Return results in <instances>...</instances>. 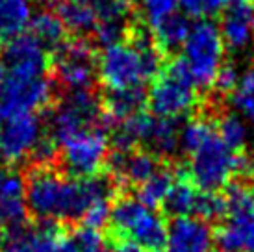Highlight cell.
<instances>
[{
    "label": "cell",
    "mask_w": 254,
    "mask_h": 252,
    "mask_svg": "<svg viewBox=\"0 0 254 252\" xmlns=\"http://www.w3.org/2000/svg\"><path fill=\"white\" fill-rule=\"evenodd\" d=\"M47 69V49L30 34L0 47V121L17 113H36L49 104L54 85Z\"/></svg>",
    "instance_id": "1"
},
{
    "label": "cell",
    "mask_w": 254,
    "mask_h": 252,
    "mask_svg": "<svg viewBox=\"0 0 254 252\" xmlns=\"http://www.w3.org/2000/svg\"><path fill=\"white\" fill-rule=\"evenodd\" d=\"M24 182L26 208L41 223L84 219L95 204L108 202L112 196V182L108 178H65L47 165L34 169Z\"/></svg>",
    "instance_id": "2"
},
{
    "label": "cell",
    "mask_w": 254,
    "mask_h": 252,
    "mask_svg": "<svg viewBox=\"0 0 254 252\" xmlns=\"http://www.w3.org/2000/svg\"><path fill=\"white\" fill-rule=\"evenodd\" d=\"M180 148L190 158V178L202 191H213L230 184L243 169V158L219 137L215 123L193 119L180 130Z\"/></svg>",
    "instance_id": "3"
},
{
    "label": "cell",
    "mask_w": 254,
    "mask_h": 252,
    "mask_svg": "<svg viewBox=\"0 0 254 252\" xmlns=\"http://www.w3.org/2000/svg\"><path fill=\"white\" fill-rule=\"evenodd\" d=\"M160 70V49L145 37L104 47L97 62V74L110 91H143Z\"/></svg>",
    "instance_id": "4"
},
{
    "label": "cell",
    "mask_w": 254,
    "mask_h": 252,
    "mask_svg": "<svg viewBox=\"0 0 254 252\" xmlns=\"http://www.w3.org/2000/svg\"><path fill=\"white\" fill-rule=\"evenodd\" d=\"M184 56L180 58L198 89L213 87L219 70L225 65V41L219 26L212 21H198L191 24L190 35L184 43Z\"/></svg>",
    "instance_id": "5"
},
{
    "label": "cell",
    "mask_w": 254,
    "mask_h": 252,
    "mask_svg": "<svg viewBox=\"0 0 254 252\" xmlns=\"http://www.w3.org/2000/svg\"><path fill=\"white\" fill-rule=\"evenodd\" d=\"M113 126L117 152H128L134 150L135 145H145L152 154L171 156L180 147V130L175 121L139 112Z\"/></svg>",
    "instance_id": "6"
},
{
    "label": "cell",
    "mask_w": 254,
    "mask_h": 252,
    "mask_svg": "<svg viewBox=\"0 0 254 252\" xmlns=\"http://www.w3.org/2000/svg\"><path fill=\"white\" fill-rule=\"evenodd\" d=\"M110 223L121 238L145 251L160 252L165 247L167 224L154 208H148L139 198H121L112 208Z\"/></svg>",
    "instance_id": "7"
},
{
    "label": "cell",
    "mask_w": 254,
    "mask_h": 252,
    "mask_svg": "<svg viewBox=\"0 0 254 252\" xmlns=\"http://www.w3.org/2000/svg\"><path fill=\"white\" fill-rule=\"evenodd\" d=\"M197 104V85L193 84L182 60L169 63L148 93V106L152 115L162 119H184L193 113Z\"/></svg>",
    "instance_id": "8"
},
{
    "label": "cell",
    "mask_w": 254,
    "mask_h": 252,
    "mask_svg": "<svg viewBox=\"0 0 254 252\" xmlns=\"http://www.w3.org/2000/svg\"><path fill=\"white\" fill-rule=\"evenodd\" d=\"M225 221L215 234L223 252H254V189L232 186L225 196Z\"/></svg>",
    "instance_id": "9"
},
{
    "label": "cell",
    "mask_w": 254,
    "mask_h": 252,
    "mask_svg": "<svg viewBox=\"0 0 254 252\" xmlns=\"http://www.w3.org/2000/svg\"><path fill=\"white\" fill-rule=\"evenodd\" d=\"M102 117L104 108L91 89L67 91L50 115L49 135L56 141V145H60L74 133L99 126Z\"/></svg>",
    "instance_id": "10"
},
{
    "label": "cell",
    "mask_w": 254,
    "mask_h": 252,
    "mask_svg": "<svg viewBox=\"0 0 254 252\" xmlns=\"http://www.w3.org/2000/svg\"><path fill=\"white\" fill-rule=\"evenodd\" d=\"M58 148L62 163L69 175L74 178H89L97 176L100 167L106 163L110 143L106 132L95 126L67 137L58 145Z\"/></svg>",
    "instance_id": "11"
},
{
    "label": "cell",
    "mask_w": 254,
    "mask_h": 252,
    "mask_svg": "<svg viewBox=\"0 0 254 252\" xmlns=\"http://www.w3.org/2000/svg\"><path fill=\"white\" fill-rule=\"evenodd\" d=\"M45 137L36 113H17L0 121V156L7 163H21L34 154Z\"/></svg>",
    "instance_id": "12"
},
{
    "label": "cell",
    "mask_w": 254,
    "mask_h": 252,
    "mask_svg": "<svg viewBox=\"0 0 254 252\" xmlns=\"http://www.w3.org/2000/svg\"><path fill=\"white\" fill-rule=\"evenodd\" d=\"M0 252H74L71 236L54 223L9 228L0 239Z\"/></svg>",
    "instance_id": "13"
},
{
    "label": "cell",
    "mask_w": 254,
    "mask_h": 252,
    "mask_svg": "<svg viewBox=\"0 0 254 252\" xmlns=\"http://www.w3.org/2000/svg\"><path fill=\"white\" fill-rule=\"evenodd\" d=\"M56 74L67 91L91 89L97 74V62L89 43L82 39L65 41L56 50Z\"/></svg>",
    "instance_id": "14"
},
{
    "label": "cell",
    "mask_w": 254,
    "mask_h": 252,
    "mask_svg": "<svg viewBox=\"0 0 254 252\" xmlns=\"http://www.w3.org/2000/svg\"><path fill=\"white\" fill-rule=\"evenodd\" d=\"M215 241L212 226L198 217H177L167 226L165 252H210Z\"/></svg>",
    "instance_id": "15"
},
{
    "label": "cell",
    "mask_w": 254,
    "mask_h": 252,
    "mask_svg": "<svg viewBox=\"0 0 254 252\" xmlns=\"http://www.w3.org/2000/svg\"><path fill=\"white\" fill-rule=\"evenodd\" d=\"M221 35L225 47L245 52L254 45V0H232L221 19Z\"/></svg>",
    "instance_id": "16"
},
{
    "label": "cell",
    "mask_w": 254,
    "mask_h": 252,
    "mask_svg": "<svg viewBox=\"0 0 254 252\" xmlns=\"http://www.w3.org/2000/svg\"><path fill=\"white\" fill-rule=\"evenodd\" d=\"M26 213V182L15 171L0 169V228L22 226Z\"/></svg>",
    "instance_id": "17"
},
{
    "label": "cell",
    "mask_w": 254,
    "mask_h": 252,
    "mask_svg": "<svg viewBox=\"0 0 254 252\" xmlns=\"http://www.w3.org/2000/svg\"><path fill=\"white\" fill-rule=\"evenodd\" d=\"M162 169L160 161L150 150H128V152H115L110 161L112 178L119 184H135L141 186L152 178Z\"/></svg>",
    "instance_id": "18"
},
{
    "label": "cell",
    "mask_w": 254,
    "mask_h": 252,
    "mask_svg": "<svg viewBox=\"0 0 254 252\" xmlns=\"http://www.w3.org/2000/svg\"><path fill=\"white\" fill-rule=\"evenodd\" d=\"M32 19V0H0V47L24 35Z\"/></svg>",
    "instance_id": "19"
},
{
    "label": "cell",
    "mask_w": 254,
    "mask_h": 252,
    "mask_svg": "<svg viewBox=\"0 0 254 252\" xmlns=\"http://www.w3.org/2000/svg\"><path fill=\"white\" fill-rule=\"evenodd\" d=\"M56 15L62 19L65 28L74 34H89L99 26V17L87 2L84 0H58Z\"/></svg>",
    "instance_id": "20"
},
{
    "label": "cell",
    "mask_w": 254,
    "mask_h": 252,
    "mask_svg": "<svg viewBox=\"0 0 254 252\" xmlns=\"http://www.w3.org/2000/svg\"><path fill=\"white\" fill-rule=\"evenodd\" d=\"M65 24L52 11H39L30 22V35L43 49L58 50L65 43Z\"/></svg>",
    "instance_id": "21"
},
{
    "label": "cell",
    "mask_w": 254,
    "mask_h": 252,
    "mask_svg": "<svg viewBox=\"0 0 254 252\" xmlns=\"http://www.w3.org/2000/svg\"><path fill=\"white\" fill-rule=\"evenodd\" d=\"M156 47L163 50H177L184 47L191 30V24L188 17L182 13H175L167 17L165 21L156 24L154 28Z\"/></svg>",
    "instance_id": "22"
},
{
    "label": "cell",
    "mask_w": 254,
    "mask_h": 252,
    "mask_svg": "<svg viewBox=\"0 0 254 252\" xmlns=\"http://www.w3.org/2000/svg\"><path fill=\"white\" fill-rule=\"evenodd\" d=\"M143 91H110L104 102V115L113 125L141 112Z\"/></svg>",
    "instance_id": "23"
},
{
    "label": "cell",
    "mask_w": 254,
    "mask_h": 252,
    "mask_svg": "<svg viewBox=\"0 0 254 252\" xmlns=\"http://www.w3.org/2000/svg\"><path fill=\"white\" fill-rule=\"evenodd\" d=\"M200 193H202V189H198L195 184L180 178V180L175 182V186L171 189L169 198L165 202V208L171 213H175L177 217H186V215L195 217L198 200H200Z\"/></svg>",
    "instance_id": "24"
},
{
    "label": "cell",
    "mask_w": 254,
    "mask_h": 252,
    "mask_svg": "<svg viewBox=\"0 0 254 252\" xmlns=\"http://www.w3.org/2000/svg\"><path fill=\"white\" fill-rule=\"evenodd\" d=\"M175 178L171 175L167 169H160L152 178H148L147 182L139 186V191H137V198L141 200L143 204H147L148 208H160L167 202L169 198V193L173 186H175Z\"/></svg>",
    "instance_id": "25"
},
{
    "label": "cell",
    "mask_w": 254,
    "mask_h": 252,
    "mask_svg": "<svg viewBox=\"0 0 254 252\" xmlns=\"http://www.w3.org/2000/svg\"><path fill=\"white\" fill-rule=\"evenodd\" d=\"M219 137L225 141L228 147L240 152L247 147L249 137H251V130L249 125L243 121V117H240L238 113H225L221 115L219 121L215 123Z\"/></svg>",
    "instance_id": "26"
},
{
    "label": "cell",
    "mask_w": 254,
    "mask_h": 252,
    "mask_svg": "<svg viewBox=\"0 0 254 252\" xmlns=\"http://www.w3.org/2000/svg\"><path fill=\"white\" fill-rule=\"evenodd\" d=\"M232 106L249 128L254 130V67L241 72L238 87L232 93Z\"/></svg>",
    "instance_id": "27"
},
{
    "label": "cell",
    "mask_w": 254,
    "mask_h": 252,
    "mask_svg": "<svg viewBox=\"0 0 254 252\" xmlns=\"http://www.w3.org/2000/svg\"><path fill=\"white\" fill-rule=\"evenodd\" d=\"M178 0H141V13L145 21L154 28L156 24L177 13Z\"/></svg>",
    "instance_id": "28"
},
{
    "label": "cell",
    "mask_w": 254,
    "mask_h": 252,
    "mask_svg": "<svg viewBox=\"0 0 254 252\" xmlns=\"http://www.w3.org/2000/svg\"><path fill=\"white\" fill-rule=\"evenodd\" d=\"M226 210V200L225 196L217 195L213 191H202L200 193V200L197 206V213L195 217L204 219V221H212L225 215Z\"/></svg>",
    "instance_id": "29"
},
{
    "label": "cell",
    "mask_w": 254,
    "mask_h": 252,
    "mask_svg": "<svg viewBox=\"0 0 254 252\" xmlns=\"http://www.w3.org/2000/svg\"><path fill=\"white\" fill-rule=\"evenodd\" d=\"M232 0H178L184 11L191 17H210L223 11Z\"/></svg>",
    "instance_id": "30"
},
{
    "label": "cell",
    "mask_w": 254,
    "mask_h": 252,
    "mask_svg": "<svg viewBox=\"0 0 254 252\" xmlns=\"http://www.w3.org/2000/svg\"><path fill=\"white\" fill-rule=\"evenodd\" d=\"M74 252H91L100 249V234L99 230H93L87 226H82L78 232L71 236Z\"/></svg>",
    "instance_id": "31"
},
{
    "label": "cell",
    "mask_w": 254,
    "mask_h": 252,
    "mask_svg": "<svg viewBox=\"0 0 254 252\" xmlns=\"http://www.w3.org/2000/svg\"><path fill=\"white\" fill-rule=\"evenodd\" d=\"M112 217V208H110V200L108 202H99L95 204L91 210L84 215V226L93 228V230H100L106 223H110Z\"/></svg>",
    "instance_id": "32"
},
{
    "label": "cell",
    "mask_w": 254,
    "mask_h": 252,
    "mask_svg": "<svg viewBox=\"0 0 254 252\" xmlns=\"http://www.w3.org/2000/svg\"><path fill=\"white\" fill-rule=\"evenodd\" d=\"M240 70L236 69L230 63H225L223 69L219 70L217 78H215V87H217L221 93H234V89L238 87V82H240Z\"/></svg>",
    "instance_id": "33"
},
{
    "label": "cell",
    "mask_w": 254,
    "mask_h": 252,
    "mask_svg": "<svg viewBox=\"0 0 254 252\" xmlns=\"http://www.w3.org/2000/svg\"><path fill=\"white\" fill-rule=\"evenodd\" d=\"M117 252H148V251L134 245V243H123V245L117 247Z\"/></svg>",
    "instance_id": "34"
},
{
    "label": "cell",
    "mask_w": 254,
    "mask_h": 252,
    "mask_svg": "<svg viewBox=\"0 0 254 252\" xmlns=\"http://www.w3.org/2000/svg\"><path fill=\"white\" fill-rule=\"evenodd\" d=\"M251 176H253V180H254V160L251 161Z\"/></svg>",
    "instance_id": "35"
},
{
    "label": "cell",
    "mask_w": 254,
    "mask_h": 252,
    "mask_svg": "<svg viewBox=\"0 0 254 252\" xmlns=\"http://www.w3.org/2000/svg\"><path fill=\"white\" fill-rule=\"evenodd\" d=\"M91 252H110V251H106V249H102V247H100V249H97V251H91Z\"/></svg>",
    "instance_id": "36"
},
{
    "label": "cell",
    "mask_w": 254,
    "mask_h": 252,
    "mask_svg": "<svg viewBox=\"0 0 254 252\" xmlns=\"http://www.w3.org/2000/svg\"><path fill=\"white\" fill-rule=\"evenodd\" d=\"M127 2H128V0H127Z\"/></svg>",
    "instance_id": "37"
}]
</instances>
